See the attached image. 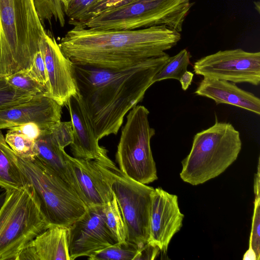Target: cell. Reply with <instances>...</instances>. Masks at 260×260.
Instances as JSON below:
<instances>
[{"label":"cell","instance_id":"cell-14","mask_svg":"<svg viewBox=\"0 0 260 260\" xmlns=\"http://www.w3.org/2000/svg\"><path fill=\"white\" fill-rule=\"evenodd\" d=\"M183 218L177 196L160 187L154 189L151 194L148 242L166 253L172 237L180 230Z\"/></svg>","mask_w":260,"mask_h":260},{"label":"cell","instance_id":"cell-9","mask_svg":"<svg viewBox=\"0 0 260 260\" xmlns=\"http://www.w3.org/2000/svg\"><path fill=\"white\" fill-rule=\"evenodd\" d=\"M111 187L125 223L126 240L140 248L149 239L151 194L154 188L129 179L117 167Z\"/></svg>","mask_w":260,"mask_h":260},{"label":"cell","instance_id":"cell-29","mask_svg":"<svg viewBox=\"0 0 260 260\" xmlns=\"http://www.w3.org/2000/svg\"><path fill=\"white\" fill-rule=\"evenodd\" d=\"M100 0H70L63 7V12L69 19V23L76 22L85 12Z\"/></svg>","mask_w":260,"mask_h":260},{"label":"cell","instance_id":"cell-15","mask_svg":"<svg viewBox=\"0 0 260 260\" xmlns=\"http://www.w3.org/2000/svg\"><path fill=\"white\" fill-rule=\"evenodd\" d=\"M62 107L44 93L37 94L25 102L1 110L0 129L33 122L43 131L49 130L61 121Z\"/></svg>","mask_w":260,"mask_h":260},{"label":"cell","instance_id":"cell-28","mask_svg":"<svg viewBox=\"0 0 260 260\" xmlns=\"http://www.w3.org/2000/svg\"><path fill=\"white\" fill-rule=\"evenodd\" d=\"M134 0H100L89 7L79 20L73 24L80 25L87 20L113 9L122 6Z\"/></svg>","mask_w":260,"mask_h":260},{"label":"cell","instance_id":"cell-23","mask_svg":"<svg viewBox=\"0 0 260 260\" xmlns=\"http://www.w3.org/2000/svg\"><path fill=\"white\" fill-rule=\"evenodd\" d=\"M106 223L118 242L126 239L125 223L117 200L113 194V199L103 205Z\"/></svg>","mask_w":260,"mask_h":260},{"label":"cell","instance_id":"cell-30","mask_svg":"<svg viewBox=\"0 0 260 260\" xmlns=\"http://www.w3.org/2000/svg\"><path fill=\"white\" fill-rule=\"evenodd\" d=\"M49 130L61 148L64 149L72 143L73 136L71 121H60Z\"/></svg>","mask_w":260,"mask_h":260},{"label":"cell","instance_id":"cell-35","mask_svg":"<svg viewBox=\"0 0 260 260\" xmlns=\"http://www.w3.org/2000/svg\"><path fill=\"white\" fill-rule=\"evenodd\" d=\"M6 191L2 192L0 194V209L4 203L5 199Z\"/></svg>","mask_w":260,"mask_h":260},{"label":"cell","instance_id":"cell-17","mask_svg":"<svg viewBox=\"0 0 260 260\" xmlns=\"http://www.w3.org/2000/svg\"><path fill=\"white\" fill-rule=\"evenodd\" d=\"M198 95L209 98L218 104H228L241 108L258 115L260 99L253 93L225 80L204 77L194 91Z\"/></svg>","mask_w":260,"mask_h":260},{"label":"cell","instance_id":"cell-16","mask_svg":"<svg viewBox=\"0 0 260 260\" xmlns=\"http://www.w3.org/2000/svg\"><path fill=\"white\" fill-rule=\"evenodd\" d=\"M68 107L73 129V141L70 149L73 157L84 159L107 158V150L99 144L94 129L79 95L71 96Z\"/></svg>","mask_w":260,"mask_h":260},{"label":"cell","instance_id":"cell-27","mask_svg":"<svg viewBox=\"0 0 260 260\" xmlns=\"http://www.w3.org/2000/svg\"><path fill=\"white\" fill-rule=\"evenodd\" d=\"M6 77L11 85L19 90L35 94L45 92V87L31 76L28 69L20 70Z\"/></svg>","mask_w":260,"mask_h":260},{"label":"cell","instance_id":"cell-12","mask_svg":"<svg viewBox=\"0 0 260 260\" xmlns=\"http://www.w3.org/2000/svg\"><path fill=\"white\" fill-rule=\"evenodd\" d=\"M70 260L92 254L118 242L109 229L103 205L87 207L85 214L68 227Z\"/></svg>","mask_w":260,"mask_h":260},{"label":"cell","instance_id":"cell-19","mask_svg":"<svg viewBox=\"0 0 260 260\" xmlns=\"http://www.w3.org/2000/svg\"><path fill=\"white\" fill-rule=\"evenodd\" d=\"M35 145L36 157L56 173L78 194L76 184L68 165L67 153L60 147L50 130L42 132L35 141Z\"/></svg>","mask_w":260,"mask_h":260},{"label":"cell","instance_id":"cell-36","mask_svg":"<svg viewBox=\"0 0 260 260\" xmlns=\"http://www.w3.org/2000/svg\"><path fill=\"white\" fill-rule=\"evenodd\" d=\"M59 2L62 6H64L70 0H56Z\"/></svg>","mask_w":260,"mask_h":260},{"label":"cell","instance_id":"cell-32","mask_svg":"<svg viewBox=\"0 0 260 260\" xmlns=\"http://www.w3.org/2000/svg\"><path fill=\"white\" fill-rule=\"evenodd\" d=\"M9 128L35 141L40 137L43 132L38 125L33 122L21 124Z\"/></svg>","mask_w":260,"mask_h":260},{"label":"cell","instance_id":"cell-1","mask_svg":"<svg viewBox=\"0 0 260 260\" xmlns=\"http://www.w3.org/2000/svg\"><path fill=\"white\" fill-rule=\"evenodd\" d=\"M169 57L164 52L119 70L73 63L78 94L99 141L117 134L125 116L143 100Z\"/></svg>","mask_w":260,"mask_h":260},{"label":"cell","instance_id":"cell-4","mask_svg":"<svg viewBox=\"0 0 260 260\" xmlns=\"http://www.w3.org/2000/svg\"><path fill=\"white\" fill-rule=\"evenodd\" d=\"M215 122L197 133L189 154L182 161L181 179L192 185L220 175L237 158L242 147L240 133L229 122Z\"/></svg>","mask_w":260,"mask_h":260},{"label":"cell","instance_id":"cell-24","mask_svg":"<svg viewBox=\"0 0 260 260\" xmlns=\"http://www.w3.org/2000/svg\"><path fill=\"white\" fill-rule=\"evenodd\" d=\"M259 165H257V171L255 174L254 192L255 199L252 219L251 231L249 242L248 250L254 252L257 260L260 257V174Z\"/></svg>","mask_w":260,"mask_h":260},{"label":"cell","instance_id":"cell-38","mask_svg":"<svg viewBox=\"0 0 260 260\" xmlns=\"http://www.w3.org/2000/svg\"><path fill=\"white\" fill-rule=\"evenodd\" d=\"M3 189H3V188H2L1 189H0V192H1V191L2 190H3Z\"/></svg>","mask_w":260,"mask_h":260},{"label":"cell","instance_id":"cell-25","mask_svg":"<svg viewBox=\"0 0 260 260\" xmlns=\"http://www.w3.org/2000/svg\"><path fill=\"white\" fill-rule=\"evenodd\" d=\"M35 95L15 88L6 76L0 75V111L25 102Z\"/></svg>","mask_w":260,"mask_h":260},{"label":"cell","instance_id":"cell-20","mask_svg":"<svg viewBox=\"0 0 260 260\" xmlns=\"http://www.w3.org/2000/svg\"><path fill=\"white\" fill-rule=\"evenodd\" d=\"M26 184L17 163L16 154L0 129V187L5 190L18 189Z\"/></svg>","mask_w":260,"mask_h":260},{"label":"cell","instance_id":"cell-37","mask_svg":"<svg viewBox=\"0 0 260 260\" xmlns=\"http://www.w3.org/2000/svg\"><path fill=\"white\" fill-rule=\"evenodd\" d=\"M254 5L255 6V9H257L258 12L259 13V8H260L259 2L258 1L256 2H255Z\"/></svg>","mask_w":260,"mask_h":260},{"label":"cell","instance_id":"cell-7","mask_svg":"<svg viewBox=\"0 0 260 260\" xmlns=\"http://www.w3.org/2000/svg\"><path fill=\"white\" fill-rule=\"evenodd\" d=\"M192 4L191 0H134L79 26L101 30H134L164 26L180 32Z\"/></svg>","mask_w":260,"mask_h":260},{"label":"cell","instance_id":"cell-8","mask_svg":"<svg viewBox=\"0 0 260 260\" xmlns=\"http://www.w3.org/2000/svg\"><path fill=\"white\" fill-rule=\"evenodd\" d=\"M149 110L142 105H137L128 112L115 155L122 174L144 184L158 178L150 146L155 131L149 125Z\"/></svg>","mask_w":260,"mask_h":260},{"label":"cell","instance_id":"cell-26","mask_svg":"<svg viewBox=\"0 0 260 260\" xmlns=\"http://www.w3.org/2000/svg\"><path fill=\"white\" fill-rule=\"evenodd\" d=\"M5 139L18 156L29 160L36 157L37 152L35 141L10 128L6 135Z\"/></svg>","mask_w":260,"mask_h":260},{"label":"cell","instance_id":"cell-21","mask_svg":"<svg viewBox=\"0 0 260 260\" xmlns=\"http://www.w3.org/2000/svg\"><path fill=\"white\" fill-rule=\"evenodd\" d=\"M190 53L185 49L178 54L170 57L152 80V84L165 79H173L179 80L182 75L187 71L190 63Z\"/></svg>","mask_w":260,"mask_h":260},{"label":"cell","instance_id":"cell-34","mask_svg":"<svg viewBox=\"0 0 260 260\" xmlns=\"http://www.w3.org/2000/svg\"><path fill=\"white\" fill-rule=\"evenodd\" d=\"M193 74L190 72L186 71L181 77L179 81L181 85L182 89L183 90H186L188 89L189 85H190L192 81Z\"/></svg>","mask_w":260,"mask_h":260},{"label":"cell","instance_id":"cell-3","mask_svg":"<svg viewBox=\"0 0 260 260\" xmlns=\"http://www.w3.org/2000/svg\"><path fill=\"white\" fill-rule=\"evenodd\" d=\"M45 31L35 0H0V75L29 69Z\"/></svg>","mask_w":260,"mask_h":260},{"label":"cell","instance_id":"cell-13","mask_svg":"<svg viewBox=\"0 0 260 260\" xmlns=\"http://www.w3.org/2000/svg\"><path fill=\"white\" fill-rule=\"evenodd\" d=\"M40 51L48 78L44 94L62 107L66 106L69 99L78 93L73 62L50 32L45 31L42 36Z\"/></svg>","mask_w":260,"mask_h":260},{"label":"cell","instance_id":"cell-2","mask_svg":"<svg viewBox=\"0 0 260 260\" xmlns=\"http://www.w3.org/2000/svg\"><path fill=\"white\" fill-rule=\"evenodd\" d=\"M180 33L164 26L134 30H101L76 25L58 44L74 64L119 70L160 55L175 46Z\"/></svg>","mask_w":260,"mask_h":260},{"label":"cell","instance_id":"cell-11","mask_svg":"<svg viewBox=\"0 0 260 260\" xmlns=\"http://www.w3.org/2000/svg\"><path fill=\"white\" fill-rule=\"evenodd\" d=\"M78 194L87 207L102 206L113 198L111 183L115 164L105 159H84L67 155Z\"/></svg>","mask_w":260,"mask_h":260},{"label":"cell","instance_id":"cell-10","mask_svg":"<svg viewBox=\"0 0 260 260\" xmlns=\"http://www.w3.org/2000/svg\"><path fill=\"white\" fill-rule=\"evenodd\" d=\"M193 69L204 77L257 86L260 82V52L239 48L220 50L197 60Z\"/></svg>","mask_w":260,"mask_h":260},{"label":"cell","instance_id":"cell-33","mask_svg":"<svg viewBox=\"0 0 260 260\" xmlns=\"http://www.w3.org/2000/svg\"><path fill=\"white\" fill-rule=\"evenodd\" d=\"M160 251L157 246L148 242L139 249L134 260L154 259L157 256Z\"/></svg>","mask_w":260,"mask_h":260},{"label":"cell","instance_id":"cell-31","mask_svg":"<svg viewBox=\"0 0 260 260\" xmlns=\"http://www.w3.org/2000/svg\"><path fill=\"white\" fill-rule=\"evenodd\" d=\"M28 71L35 80L46 86L48 78L44 60L40 51L36 53Z\"/></svg>","mask_w":260,"mask_h":260},{"label":"cell","instance_id":"cell-18","mask_svg":"<svg viewBox=\"0 0 260 260\" xmlns=\"http://www.w3.org/2000/svg\"><path fill=\"white\" fill-rule=\"evenodd\" d=\"M68 232L66 226L49 227L20 251L16 260H70Z\"/></svg>","mask_w":260,"mask_h":260},{"label":"cell","instance_id":"cell-5","mask_svg":"<svg viewBox=\"0 0 260 260\" xmlns=\"http://www.w3.org/2000/svg\"><path fill=\"white\" fill-rule=\"evenodd\" d=\"M17 163L27 183L38 199L49 227L68 228L86 212L87 206L77 192L36 157L31 160L17 155Z\"/></svg>","mask_w":260,"mask_h":260},{"label":"cell","instance_id":"cell-6","mask_svg":"<svg viewBox=\"0 0 260 260\" xmlns=\"http://www.w3.org/2000/svg\"><path fill=\"white\" fill-rule=\"evenodd\" d=\"M5 191L0 209V260H16L20 251L49 226L31 185Z\"/></svg>","mask_w":260,"mask_h":260},{"label":"cell","instance_id":"cell-22","mask_svg":"<svg viewBox=\"0 0 260 260\" xmlns=\"http://www.w3.org/2000/svg\"><path fill=\"white\" fill-rule=\"evenodd\" d=\"M139 247L125 241L118 242L88 256L90 260H134Z\"/></svg>","mask_w":260,"mask_h":260}]
</instances>
